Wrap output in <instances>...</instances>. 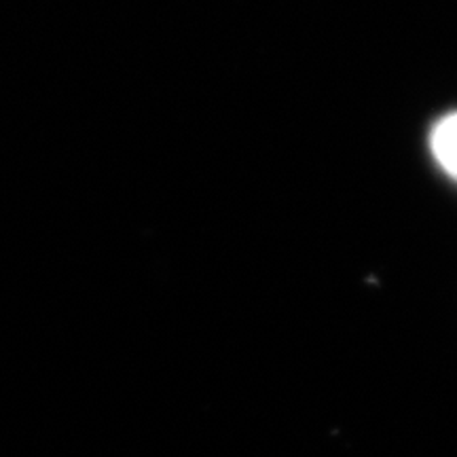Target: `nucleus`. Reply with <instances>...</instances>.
<instances>
[{
    "label": "nucleus",
    "mask_w": 457,
    "mask_h": 457,
    "mask_svg": "<svg viewBox=\"0 0 457 457\" xmlns=\"http://www.w3.org/2000/svg\"><path fill=\"white\" fill-rule=\"evenodd\" d=\"M430 151L445 174L457 182V111L445 114L432 128Z\"/></svg>",
    "instance_id": "nucleus-1"
}]
</instances>
